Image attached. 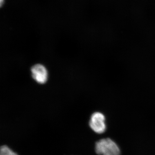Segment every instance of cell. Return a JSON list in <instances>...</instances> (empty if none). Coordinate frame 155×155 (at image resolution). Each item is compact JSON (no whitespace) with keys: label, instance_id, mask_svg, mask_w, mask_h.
I'll list each match as a JSON object with an SVG mask.
<instances>
[{"label":"cell","instance_id":"obj_1","mask_svg":"<svg viewBox=\"0 0 155 155\" xmlns=\"http://www.w3.org/2000/svg\"><path fill=\"white\" fill-rule=\"evenodd\" d=\"M95 151L99 155H120V150L116 143L110 138H105L97 142Z\"/></svg>","mask_w":155,"mask_h":155},{"label":"cell","instance_id":"obj_2","mask_svg":"<svg viewBox=\"0 0 155 155\" xmlns=\"http://www.w3.org/2000/svg\"><path fill=\"white\" fill-rule=\"evenodd\" d=\"M91 128L96 133L101 134L105 131V117L100 112H96L91 115L89 122Z\"/></svg>","mask_w":155,"mask_h":155},{"label":"cell","instance_id":"obj_3","mask_svg":"<svg viewBox=\"0 0 155 155\" xmlns=\"http://www.w3.org/2000/svg\"><path fill=\"white\" fill-rule=\"evenodd\" d=\"M31 75L35 80L39 84H44L48 79V71L41 64L34 65L31 69Z\"/></svg>","mask_w":155,"mask_h":155},{"label":"cell","instance_id":"obj_4","mask_svg":"<svg viewBox=\"0 0 155 155\" xmlns=\"http://www.w3.org/2000/svg\"><path fill=\"white\" fill-rule=\"evenodd\" d=\"M0 155H18L7 146H2L0 150Z\"/></svg>","mask_w":155,"mask_h":155},{"label":"cell","instance_id":"obj_5","mask_svg":"<svg viewBox=\"0 0 155 155\" xmlns=\"http://www.w3.org/2000/svg\"><path fill=\"white\" fill-rule=\"evenodd\" d=\"M5 3V0H1L0 4H1V7H2L3 5H4Z\"/></svg>","mask_w":155,"mask_h":155}]
</instances>
